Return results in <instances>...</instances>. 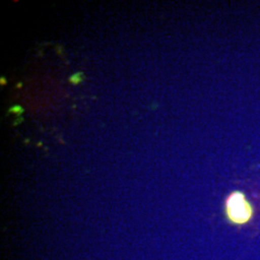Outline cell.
<instances>
[{
  "instance_id": "1",
  "label": "cell",
  "mask_w": 260,
  "mask_h": 260,
  "mask_svg": "<svg viewBox=\"0 0 260 260\" xmlns=\"http://www.w3.org/2000/svg\"><path fill=\"white\" fill-rule=\"evenodd\" d=\"M225 215L230 222L240 225L251 220L253 210L246 196L240 191H235L226 199Z\"/></svg>"
},
{
  "instance_id": "2",
  "label": "cell",
  "mask_w": 260,
  "mask_h": 260,
  "mask_svg": "<svg viewBox=\"0 0 260 260\" xmlns=\"http://www.w3.org/2000/svg\"><path fill=\"white\" fill-rule=\"evenodd\" d=\"M81 76H82V74H80V73H78V74H75V75H73L72 77H71V82L74 84L79 83L80 81H81Z\"/></svg>"
}]
</instances>
